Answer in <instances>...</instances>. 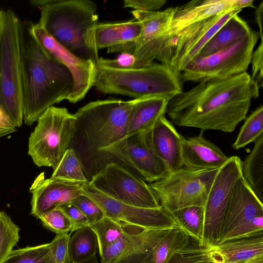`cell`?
Listing matches in <instances>:
<instances>
[{
    "instance_id": "obj_1",
    "label": "cell",
    "mask_w": 263,
    "mask_h": 263,
    "mask_svg": "<svg viewBox=\"0 0 263 263\" xmlns=\"http://www.w3.org/2000/svg\"><path fill=\"white\" fill-rule=\"evenodd\" d=\"M259 89L247 72L205 79L170 100L165 113L179 126L232 133L246 118Z\"/></svg>"
},
{
    "instance_id": "obj_2",
    "label": "cell",
    "mask_w": 263,
    "mask_h": 263,
    "mask_svg": "<svg viewBox=\"0 0 263 263\" xmlns=\"http://www.w3.org/2000/svg\"><path fill=\"white\" fill-rule=\"evenodd\" d=\"M22 83L23 120L28 126L48 108L67 100L73 87L69 70L44 50L24 24Z\"/></svg>"
},
{
    "instance_id": "obj_3",
    "label": "cell",
    "mask_w": 263,
    "mask_h": 263,
    "mask_svg": "<svg viewBox=\"0 0 263 263\" xmlns=\"http://www.w3.org/2000/svg\"><path fill=\"white\" fill-rule=\"evenodd\" d=\"M41 9L38 23L62 46L97 66L99 53L95 29L99 23L97 6L90 0H32Z\"/></svg>"
},
{
    "instance_id": "obj_4",
    "label": "cell",
    "mask_w": 263,
    "mask_h": 263,
    "mask_svg": "<svg viewBox=\"0 0 263 263\" xmlns=\"http://www.w3.org/2000/svg\"><path fill=\"white\" fill-rule=\"evenodd\" d=\"M179 78L168 66L160 63L131 68L97 65L93 86L105 94L121 95L134 99L162 97L170 101L183 92Z\"/></svg>"
},
{
    "instance_id": "obj_5",
    "label": "cell",
    "mask_w": 263,
    "mask_h": 263,
    "mask_svg": "<svg viewBox=\"0 0 263 263\" xmlns=\"http://www.w3.org/2000/svg\"><path fill=\"white\" fill-rule=\"evenodd\" d=\"M24 24L11 9L0 11V106L15 126L23 123L22 43Z\"/></svg>"
},
{
    "instance_id": "obj_6",
    "label": "cell",
    "mask_w": 263,
    "mask_h": 263,
    "mask_svg": "<svg viewBox=\"0 0 263 263\" xmlns=\"http://www.w3.org/2000/svg\"><path fill=\"white\" fill-rule=\"evenodd\" d=\"M135 102L113 98L87 103L74 114L75 135L83 137L89 152L104 154L126 136Z\"/></svg>"
},
{
    "instance_id": "obj_7",
    "label": "cell",
    "mask_w": 263,
    "mask_h": 263,
    "mask_svg": "<svg viewBox=\"0 0 263 263\" xmlns=\"http://www.w3.org/2000/svg\"><path fill=\"white\" fill-rule=\"evenodd\" d=\"M28 141V154L39 167L54 171L70 145L76 131V118L66 108H48L39 117Z\"/></svg>"
},
{
    "instance_id": "obj_8",
    "label": "cell",
    "mask_w": 263,
    "mask_h": 263,
    "mask_svg": "<svg viewBox=\"0 0 263 263\" xmlns=\"http://www.w3.org/2000/svg\"><path fill=\"white\" fill-rule=\"evenodd\" d=\"M218 170L182 167L148 184L160 206L170 214L187 206L203 207Z\"/></svg>"
},
{
    "instance_id": "obj_9",
    "label": "cell",
    "mask_w": 263,
    "mask_h": 263,
    "mask_svg": "<svg viewBox=\"0 0 263 263\" xmlns=\"http://www.w3.org/2000/svg\"><path fill=\"white\" fill-rule=\"evenodd\" d=\"M178 7L161 11H130L142 25L133 53L135 60L133 68L149 65L155 60L169 66L176 39L171 33V23Z\"/></svg>"
},
{
    "instance_id": "obj_10",
    "label": "cell",
    "mask_w": 263,
    "mask_h": 263,
    "mask_svg": "<svg viewBox=\"0 0 263 263\" xmlns=\"http://www.w3.org/2000/svg\"><path fill=\"white\" fill-rule=\"evenodd\" d=\"M241 162L238 156L229 157L216 174L203 206V246L219 242L234 185L242 176Z\"/></svg>"
},
{
    "instance_id": "obj_11",
    "label": "cell",
    "mask_w": 263,
    "mask_h": 263,
    "mask_svg": "<svg viewBox=\"0 0 263 263\" xmlns=\"http://www.w3.org/2000/svg\"><path fill=\"white\" fill-rule=\"evenodd\" d=\"M88 185L125 204L147 209L161 207L148 184L116 162L106 163L92 176Z\"/></svg>"
},
{
    "instance_id": "obj_12",
    "label": "cell",
    "mask_w": 263,
    "mask_h": 263,
    "mask_svg": "<svg viewBox=\"0 0 263 263\" xmlns=\"http://www.w3.org/2000/svg\"><path fill=\"white\" fill-rule=\"evenodd\" d=\"M259 37L252 30L241 41L202 58L194 59L181 73L184 80L200 82L208 78L224 79L247 72Z\"/></svg>"
},
{
    "instance_id": "obj_13",
    "label": "cell",
    "mask_w": 263,
    "mask_h": 263,
    "mask_svg": "<svg viewBox=\"0 0 263 263\" xmlns=\"http://www.w3.org/2000/svg\"><path fill=\"white\" fill-rule=\"evenodd\" d=\"M152 128L126 136L104 153L116 158L119 164L148 183L168 173L154 148Z\"/></svg>"
},
{
    "instance_id": "obj_14",
    "label": "cell",
    "mask_w": 263,
    "mask_h": 263,
    "mask_svg": "<svg viewBox=\"0 0 263 263\" xmlns=\"http://www.w3.org/2000/svg\"><path fill=\"white\" fill-rule=\"evenodd\" d=\"M240 9H232L184 29L176 36L169 67L180 77L217 31Z\"/></svg>"
},
{
    "instance_id": "obj_15",
    "label": "cell",
    "mask_w": 263,
    "mask_h": 263,
    "mask_svg": "<svg viewBox=\"0 0 263 263\" xmlns=\"http://www.w3.org/2000/svg\"><path fill=\"white\" fill-rule=\"evenodd\" d=\"M83 194L94 201L105 217L145 229L162 230L177 228L171 214L161 206L158 209L137 207L115 200L90 186L81 184Z\"/></svg>"
},
{
    "instance_id": "obj_16",
    "label": "cell",
    "mask_w": 263,
    "mask_h": 263,
    "mask_svg": "<svg viewBox=\"0 0 263 263\" xmlns=\"http://www.w3.org/2000/svg\"><path fill=\"white\" fill-rule=\"evenodd\" d=\"M38 43L54 59L64 65L71 73L73 87L67 100L75 103L82 100L93 86L96 65L91 60L81 59L59 44L39 24L28 27Z\"/></svg>"
},
{
    "instance_id": "obj_17",
    "label": "cell",
    "mask_w": 263,
    "mask_h": 263,
    "mask_svg": "<svg viewBox=\"0 0 263 263\" xmlns=\"http://www.w3.org/2000/svg\"><path fill=\"white\" fill-rule=\"evenodd\" d=\"M31 214L39 219L52 209L70 202L83 194L81 184L75 182L49 178L41 174L31 185Z\"/></svg>"
},
{
    "instance_id": "obj_18",
    "label": "cell",
    "mask_w": 263,
    "mask_h": 263,
    "mask_svg": "<svg viewBox=\"0 0 263 263\" xmlns=\"http://www.w3.org/2000/svg\"><path fill=\"white\" fill-rule=\"evenodd\" d=\"M141 30V23L135 19L116 23H99L95 29L97 47L98 50L107 48L108 53L133 54Z\"/></svg>"
},
{
    "instance_id": "obj_19",
    "label": "cell",
    "mask_w": 263,
    "mask_h": 263,
    "mask_svg": "<svg viewBox=\"0 0 263 263\" xmlns=\"http://www.w3.org/2000/svg\"><path fill=\"white\" fill-rule=\"evenodd\" d=\"M263 215V204L241 176L236 182L219 243L238 226Z\"/></svg>"
},
{
    "instance_id": "obj_20",
    "label": "cell",
    "mask_w": 263,
    "mask_h": 263,
    "mask_svg": "<svg viewBox=\"0 0 263 263\" xmlns=\"http://www.w3.org/2000/svg\"><path fill=\"white\" fill-rule=\"evenodd\" d=\"M204 130L198 136L185 138L182 136L183 167L195 170L219 169L228 158L216 145L203 137Z\"/></svg>"
},
{
    "instance_id": "obj_21",
    "label": "cell",
    "mask_w": 263,
    "mask_h": 263,
    "mask_svg": "<svg viewBox=\"0 0 263 263\" xmlns=\"http://www.w3.org/2000/svg\"><path fill=\"white\" fill-rule=\"evenodd\" d=\"M232 9H240L237 0H194L178 7L171 23L175 37L186 27Z\"/></svg>"
},
{
    "instance_id": "obj_22",
    "label": "cell",
    "mask_w": 263,
    "mask_h": 263,
    "mask_svg": "<svg viewBox=\"0 0 263 263\" xmlns=\"http://www.w3.org/2000/svg\"><path fill=\"white\" fill-rule=\"evenodd\" d=\"M208 252L213 263H246L263 255V232L226 240L208 247Z\"/></svg>"
},
{
    "instance_id": "obj_23",
    "label": "cell",
    "mask_w": 263,
    "mask_h": 263,
    "mask_svg": "<svg viewBox=\"0 0 263 263\" xmlns=\"http://www.w3.org/2000/svg\"><path fill=\"white\" fill-rule=\"evenodd\" d=\"M181 137L164 115L160 117L152 128L154 148L168 173L183 167Z\"/></svg>"
},
{
    "instance_id": "obj_24",
    "label": "cell",
    "mask_w": 263,
    "mask_h": 263,
    "mask_svg": "<svg viewBox=\"0 0 263 263\" xmlns=\"http://www.w3.org/2000/svg\"><path fill=\"white\" fill-rule=\"evenodd\" d=\"M172 229H142L136 233L122 253L107 263H152L153 251Z\"/></svg>"
},
{
    "instance_id": "obj_25",
    "label": "cell",
    "mask_w": 263,
    "mask_h": 263,
    "mask_svg": "<svg viewBox=\"0 0 263 263\" xmlns=\"http://www.w3.org/2000/svg\"><path fill=\"white\" fill-rule=\"evenodd\" d=\"M168 101L165 98L157 97L135 99L128 119L126 136L152 128L165 114Z\"/></svg>"
},
{
    "instance_id": "obj_26",
    "label": "cell",
    "mask_w": 263,
    "mask_h": 263,
    "mask_svg": "<svg viewBox=\"0 0 263 263\" xmlns=\"http://www.w3.org/2000/svg\"><path fill=\"white\" fill-rule=\"evenodd\" d=\"M251 31L247 22L236 14L217 31L195 59L204 58L230 47L245 39Z\"/></svg>"
},
{
    "instance_id": "obj_27",
    "label": "cell",
    "mask_w": 263,
    "mask_h": 263,
    "mask_svg": "<svg viewBox=\"0 0 263 263\" xmlns=\"http://www.w3.org/2000/svg\"><path fill=\"white\" fill-rule=\"evenodd\" d=\"M242 177L256 196L263 201V134L254 142L252 151L241 162Z\"/></svg>"
},
{
    "instance_id": "obj_28",
    "label": "cell",
    "mask_w": 263,
    "mask_h": 263,
    "mask_svg": "<svg viewBox=\"0 0 263 263\" xmlns=\"http://www.w3.org/2000/svg\"><path fill=\"white\" fill-rule=\"evenodd\" d=\"M177 227L202 245L204 209L200 206L185 207L170 213Z\"/></svg>"
},
{
    "instance_id": "obj_29",
    "label": "cell",
    "mask_w": 263,
    "mask_h": 263,
    "mask_svg": "<svg viewBox=\"0 0 263 263\" xmlns=\"http://www.w3.org/2000/svg\"><path fill=\"white\" fill-rule=\"evenodd\" d=\"M98 247L97 235L89 226L77 229L69 242L72 262L89 259L96 254Z\"/></svg>"
},
{
    "instance_id": "obj_30",
    "label": "cell",
    "mask_w": 263,
    "mask_h": 263,
    "mask_svg": "<svg viewBox=\"0 0 263 263\" xmlns=\"http://www.w3.org/2000/svg\"><path fill=\"white\" fill-rule=\"evenodd\" d=\"M84 169L75 151L69 147L50 178L86 184L89 180L85 175Z\"/></svg>"
},
{
    "instance_id": "obj_31",
    "label": "cell",
    "mask_w": 263,
    "mask_h": 263,
    "mask_svg": "<svg viewBox=\"0 0 263 263\" xmlns=\"http://www.w3.org/2000/svg\"><path fill=\"white\" fill-rule=\"evenodd\" d=\"M191 238L178 227L172 229L155 247L152 263H167L173 255L186 246Z\"/></svg>"
},
{
    "instance_id": "obj_32",
    "label": "cell",
    "mask_w": 263,
    "mask_h": 263,
    "mask_svg": "<svg viewBox=\"0 0 263 263\" xmlns=\"http://www.w3.org/2000/svg\"><path fill=\"white\" fill-rule=\"evenodd\" d=\"M132 226L107 217L89 224L97 235L99 253L117 240Z\"/></svg>"
},
{
    "instance_id": "obj_33",
    "label": "cell",
    "mask_w": 263,
    "mask_h": 263,
    "mask_svg": "<svg viewBox=\"0 0 263 263\" xmlns=\"http://www.w3.org/2000/svg\"><path fill=\"white\" fill-rule=\"evenodd\" d=\"M245 119L235 141L232 144L233 148L236 150L255 142L263 134V105L257 107Z\"/></svg>"
},
{
    "instance_id": "obj_34",
    "label": "cell",
    "mask_w": 263,
    "mask_h": 263,
    "mask_svg": "<svg viewBox=\"0 0 263 263\" xmlns=\"http://www.w3.org/2000/svg\"><path fill=\"white\" fill-rule=\"evenodd\" d=\"M20 229L5 212L0 211V263H4L20 239Z\"/></svg>"
},
{
    "instance_id": "obj_35",
    "label": "cell",
    "mask_w": 263,
    "mask_h": 263,
    "mask_svg": "<svg viewBox=\"0 0 263 263\" xmlns=\"http://www.w3.org/2000/svg\"><path fill=\"white\" fill-rule=\"evenodd\" d=\"M4 263H54L49 244L13 250Z\"/></svg>"
},
{
    "instance_id": "obj_36",
    "label": "cell",
    "mask_w": 263,
    "mask_h": 263,
    "mask_svg": "<svg viewBox=\"0 0 263 263\" xmlns=\"http://www.w3.org/2000/svg\"><path fill=\"white\" fill-rule=\"evenodd\" d=\"M208 250L191 238L189 245L175 252L167 263H213Z\"/></svg>"
},
{
    "instance_id": "obj_37",
    "label": "cell",
    "mask_w": 263,
    "mask_h": 263,
    "mask_svg": "<svg viewBox=\"0 0 263 263\" xmlns=\"http://www.w3.org/2000/svg\"><path fill=\"white\" fill-rule=\"evenodd\" d=\"M39 219L44 227L57 234H67L75 231L70 220L57 207L44 214Z\"/></svg>"
},
{
    "instance_id": "obj_38",
    "label": "cell",
    "mask_w": 263,
    "mask_h": 263,
    "mask_svg": "<svg viewBox=\"0 0 263 263\" xmlns=\"http://www.w3.org/2000/svg\"><path fill=\"white\" fill-rule=\"evenodd\" d=\"M144 228L132 226L115 242L99 253L101 263H107L119 256L129 243L134 234Z\"/></svg>"
},
{
    "instance_id": "obj_39",
    "label": "cell",
    "mask_w": 263,
    "mask_h": 263,
    "mask_svg": "<svg viewBox=\"0 0 263 263\" xmlns=\"http://www.w3.org/2000/svg\"><path fill=\"white\" fill-rule=\"evenodd\" d=\"M70 202L77 207L85 216L89 224L96 222L105 217L103 212L99 206L84 194L76 197Z\"/></svg>"
},
{
    "instance_id": "obj_40",
    "label": "cell",
    "mask_w": 263,
    "mask_h": 263,
    "mask_svg": "<svg viewBox=\"0 0 263 263\" xmlns=\"http://www.w3.org/2000/svg\"><path fill=\"white\" fill-rule=\"evenodd\" d=\"M71 233L57 234L49 243L54 263H72L69 251Z\"/></svg>"
},
{
    "instance_id": "obj_41",
    "label": "cell",
    "mask_w": 263,
    "mask_h": 263,
    "mask_svg": "<svg viewBox=\"0 0 263 263\" xmlns=\"http://www.w3.org/2000/svg\"><path fill=\"white\" fill-rule=\"evenodd\" d=\"M262 232H263V215L257 216L251 220L238 226L219 243L230 239L253 235Z\"/></svg>"
},
{
    "instance_id": "obj_42",
    "label": "cell",
    "mask_w": 263,
    "mask_h": 263,
    "mask_svg": "<svg viewBox=\"0 0 263 263\" xmlns=\"http://www.w3.org/2000/svg\"><path fill=\"white\" fill-rule=\"evenodd\" d=\"M263 43L260 40L259 45L253 52L251 63L252 64L251 79L255 84L260 88L262 86L263 80Z\"/></svg>"
},
{
    "instance_id": "obj_43",
    "label": "cell",
    "mask_w": 263,
    "mask_h": 263,
    "mask_svg": "<svg viewBox=\"0 0 263 263\" xmlns=\"http://www.w3.org/2000/svg\"><path fill=\"white\" fill-rule=\"evenodd\" d=\"M56 207L63 212L70 220L74 226L75 231L89 226L88 221L85 216L71 202L61 204Z\"/></svg>"
},
{
    "instance_id": "obj_44",
    "label": "cell",
    "mask_w": 263,
    "mask_h": 263,
    "mask_svg": "<svg viewBox=\"0 0 263 263\" xmlns=\"http://www.w3.org/2000/svg\"><path fill=\"white\" fill-rule=\"evenodd\" d=\"M165 0H124V8H132L134 10L156 11L163 7Z\"/></svg>"
},
{
    "instance_id": "obj_45",
    "label": "cell",
    "mask_w": 263,
    "mask_h": 263,
    "mask_svg": "<svg viewBox=\"0 0 263 263\" xmlns=\"http://www.w3.org/2000/svg\"><path fill=\"white\" fill-rule=\"evenodd\" d=\"M135 61V58L133 54L121 53L115 59H105L100 58L97 65L116 68H131L133 67Z\"/></svg>"
},
{
    "instance_id": "obj_46",
    "label": "cell",
    "mask_w": 263,
    "mask_h": 263,
    "mask_svg": "<svg viewBox=\"0 0 263 263\" xmlns=\"http://www.w3.org/2000/svg\"><path fill=\"white\" fill-rule=\"evenodd\" d=\"M17 128L0 106V137L15 132Z\"/></svg>"
},
{
    "instance_id": "obj_47",
    "label": "cell",
    "mask_w": 263,
    "mask_h": 263,
    "mask_svg": "<svg viewBox=\"0 0 263 263\" xmlns=\"http://www.w3.org/2000/svg\"><path fill=\"white\" fill-rule=\"evenodd\" d=\"M263 10V2H261L259 6L256 8L255 11V20L259 27V31L258 32L259 37L262 40V17Z\"/></svg>"
},
{
    "instance_id": "obj_48",
    "label": "cell",
    "mask_w": 263,
    "mask_h": 263,
    "mask_svg": "<svg viewBox=\"0 0 263 263\" xmlns=\"http://www.w3.org/2000/svg\"><path fill=\"white\" fill-rule=\"evenodd\" d=\"M246 263H263V255L254 257Z\"/></svg>"
},
{
    "instance_id": "obj_49",
    "label": "cell",
    "mask_w": 263,
    "mask_h": 263,
    "mask_svg": "<svg viewBox=\"0 0 263 263\" xmlns=\"http://www.w3.org/2000/svg\"><path fill=\"white\" fill-rule=\"evenodd\" d=\"M73 263H99V262L95 254L87 260Z\"/></svg>"
}]
</instances>
